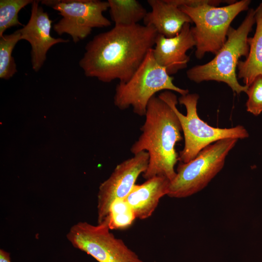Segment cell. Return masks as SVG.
<instances>
[{"instance_id":"cell-1","label":"cell","mask_w":262,"mask_h":262,"mask_svg":"<svg viewBox=\"0 0 262 262\" xmlns=\"http://www.w3.org/2000/svg\"><path fill=\"white\" fill-rule=\"evenodd\" d=\"M157 35L153 27L145 25L115 26L87 43L79 66L86 77L126 82L153 48Z\"/></svg>"},{"instance_id":"cell-2","label":"cell","mask_w":262,"mask_h":262,"mask_svg":"<svg viewBox=\"0 0 262 262\" xmlns=\"http://www.w3.org/2000/svg\"><path fill=\"white\" fill-rule=\"evenodd\" d=\"M145 116L142 133L130 150L134 155L144 151L148 153L144 178L164 176L171 181L176 175L174 167L179 161L175 146L182 140L178 117L170 105L155 96L148 102Z\"/></svg>"},{"instance_id":"cell-3","label":"cell","mask_w":262,"mask_h":262,"mask_svg":"<svg viewBox=\"0 0 262 262\" xmlns=\"http://www.w3.org/2000/svg\"><path fill=\"white\" fill-rule=\"evenodd\" d=\"M172 108L180 121L184 139V146L179 155V161L186 163L194 159L205 147L226 138L245 139L249 136L245 128L241 125L230 128L210 126L198 115L197 104L199 95L187 94L178 101L172 91H162L158 96Z\"/></svg>"},{"instance_id":"cell-4","label":"cell","mask_w":262,"mask_h":262,"mask_svg":"<svg viewBox=\"0 0 262 262\" xmlns=\"http://www.w3.org/2000/svg\"><path fill=\"white\" fill-rule=\"evenodd\" d=\"M255 23V10L251 8L237 29L230 26L226 42L214 57L206 64L189 69L187 78L197 83L210 81L223 82L238 94L246 93L248 87L239 83L236 71L240 58L248 56V35Z\"/></svg>"},{"instance_id":"cell-5","label":"cell","mask_w":262,"mask_h":262,"mask_svg":"<svg viewBox=\"0 0 262 262\" xmlns=\"http://www.w3.org/2000/svg\"><path fill=\"white\" fill-rule=\"evenodd\" d=\"M173 79L156 62L152 49L130 80L117 84L114 97V104L120 110L131 106L135 114L144 116L148 102L156 93L168 90L176 92L181 96L189 93L188 90L176 86Z\"/></svg>"},{"instance_id":"cell-6","label":"cell","mask_w":262,"mask_h":262,"mask_svg":"<svg viewBox=\"0 0 262 262\" xmlns=\"http://www.w3.org/2000/svg\"><path fill=\"white\" fill-rule=\"evenodd\" d=\"M251 0H242L221 7L205 4L179 7L195 24L191 31L197 59H202L206 53L215 55L219 51L227 40L231 22L240 13L248 9Z\"/></svg>"},{"instance_id":"cell-7","label":"cell","mask_w":262,"mask_h":262,"mask_svg":"<svg viewBox=\"0 0 262 262\" xmlns=\"http://www.w3.org/2000/svg\"><path fill=\"white\" fill-rule=\"evenodd\" d=\"M237 141L234 138L219 140L203 148L190 162H180L167 195L183 198L202 190L222 169L226 157Z\"/></svg>"},{"instance_id":"cell-8","label":"cell","mask_w":262,"mask_h":262,"mask_svg":"<svg viewBox=\"0 0 262 262\" xmlns=\"http://www.w3.org/2000/svg\"><path fill=\"white\" fill-rule=\"evenodd\" d=\"M41 2L57 11L62 16L54 24V31L60 35L69 34L75 43L88 36L93 28L111 25V21L103 15L109 9L108 1L44 0Z\"/></svg>"},{"instance_id":"cell-9","label":"cell","mask_w":262,"mask_h":262,"mask_svg":"<svg viewBox=\"0 0 262 262\" xmlns=\"http://www.w3.org/2000/svg\"><path fill=\"white\" fill-rule=\"evenodd\" d=\"M66 237L74 247L98 262H143L122 240L110 232L105 221L97 225L78 222L72 226Z\"/></svg>"},{"instance_id":"cell-10","label":"cell","mask_w":262,"mask_h":262,"mask_svg":"<svg viewBox=\"0 0 262 262\" xmlns=\"http://www.w3.org/2000/svg\"><path fill=\"white\" fill-rule=\"evenodd\" d=\"M147 152L138 153L116 165L108 179L99 187L98 194V223L106 218L111 203L116 199L125 198L141 173L147 170Z\"/></svg>"},{"instance_id":"cell-11","label":"cell","mask_w":262,"mask_h":262,"mask_svg":"<svg viewBox=\"0 0 262 262\" xmlns=\"http://www.w3.org/2000/svg\"><path fill=\"white\" fill-rule=\"evenodd\" d=\"M39 0L32 3L31 16L28 23L19 29L21 40H25L31 44L32 68L38 72L46 60L48 51L53 45L66 43L68 39L54 38L50 35L52 21L48 14L39 5Z\"/></svg>"},{"instance_id":"cell-12","label":"cell","mask_w":262,"mask_h":262,"mask_svg":"<svg viewBox=\"0 0 262 262\" xmlns=\"http://www.w3.org/2000/svg\"><path fill=\"white\" fill-rule=\"evenodd\" d=\"M195 46L190 23H186L174 37L158 34L152 52L156 62L171 76L187 66L190 57L186 52Z\"/></svg>"},{"instance_id":"cell-13","label":"cell","mask_w":262,"mask_h":262,"mask_svg":"<svg viewBox=\"0 0 262 262\" xmlns=\"http://www.w3.org/2000/svg\"><path fill=\"white\" fill-rule=\"evenodd\" d=\"M170 180L164 176H155L141 184H135L125 198L133 210L136 217L145 219L150 217L160 199L168 193Z\"/></svg>"},{"instance_id":"cell-14","label":"cell","mask_w":262,"mask_h":262,"mask_svg":"<svg viewBox=\"0 0 262 262\" xmlns=\"http://www.w3.org/2000/svg\"><path fill=\"white\" fill-rule=\"evenodd\" d=\"M151 11L143 21L145 25L153 27L158 34L166 37L178 35L186 23H192L190 17L168 0H148Z\"/></svg>"},{"instance_id":"cell-15","label":"cell","mask_w":262,"mask_h":262,"mask_svg":"<svg viewBox=\"0 0 262 262\" xmlns=\"http://www.w3.org/2000/svg\"><path fill=\"white\" fill-rule=\"evenodd\" d=\"M256 28L252 37H248V56L245 61H240L237 66V77L245 85L249 86L258 76H262V2L255 10Z\"/></svg>"},{"instance_id":"cell-16","label":"cell","mask_w":262,"mask_h":262,"mask_svg":"<svg viewBox=\"0 0 262 262\" xmlns=\"http://www.w3.org/2000/svg\"><path fill=\"white\" fill-rule=\"evenodd\" d=\"M111 18L115 26H130L139 24L147 13L136 0H108Z\"/></svg>"},{"instance_id":"cell-17","label":"cell","mask_w":262,"mask_h":262,"mask_svg":"<svg viewBox=\"0 0 262 262\" xmlns=\"http://www.w3.org/2000/svg\"><path fill=\"white\" fill-rule=\"evenodd\" d=\"M21 40L19 30L0 37V78L8 80L17 72L12 54L16 43Z\"/></svg>"},{"instance_id":"cell-18","label":"cell","mask_w":262,"mask_h":262,"mask_svg":"<svg viewBox=\"0 0 262 262\" xmlns=\"http://www.w3.org/2000/svg\"><path fill=\"white\" fill-rule=\"evenodd\" d=\"M135 214L125 198L116 199L111 204L106 221L111 229H123L131 226Z\"/></svg>"},{"instance_id":"cell-19","label":"cell","mask_w":262,"mask_h":262,"mask_svg":"<svg viewBox=\"0 0 262 262\" xmlns=\"http://www.w3.org/2000/svg\"><path fill=\"white\" fill-rule=\"evenodd\" d=\"M33 0H0V37L8 28L23 26L18 20V14L20 10Z\"/></svg>"},{"instance_id":"cell-20","label":"cell","mask_w":262,"mask_h":262,"mask_svg":"<svg viewBox=\"0 0 262 262\" xmlns=\"http://www.w3.org/2000/svg\"><path fill=\"white\" fill-rule=\"evenodd\" d=\"M248 98L246 110L254 115L262 112V76H258L248 86L246 92Z\"/></svg>"},{"instance_id":"cell-21","label":"cell","mask_w":262,"mask_h":262,"mask_svg":"<svg viewBox=\"0 0 262 262\" xmlns=\"http://www.w3.org/2000/svg\"><path fill=\"white\" fill-rule=\"evenodd\" d=\"M171 4L179 7L181 6L195 7L198 5L209 4L219 6L220 3L227 1L220 0H168Z\"/></svg>"},{"instance_id":"cell-22","label":"cell","mask_w":262,"mask_h":262,"mask_svg":"<svg viewBox=\"0 0 262 262\" xmlns=\"http://www.w3.org/2000/svg\"><path fill=\"white\" fill-rule=\"evenodd\" d=\"M0 262H12L10 253L2 249H0Z\"/></svg>"}]
</instances>
